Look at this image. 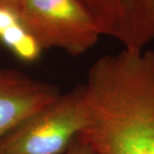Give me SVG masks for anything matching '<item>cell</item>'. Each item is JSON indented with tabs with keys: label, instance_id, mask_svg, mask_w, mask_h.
Instances as JSON below:
<instances>
[{
	"label": "cell",
	"instance_id": "6da1fadb",
	"mask_svg": "<svg viewBox=\"0 0 154 154\" xmlns=\"http://www.w3.org/2000/svg\"><path fill=\"white\" fill-rule=\"evenodd\" d=\"M86 124L84 84L28 116L0 141V154L63 153Z\"/></svg>",
	"mask_w": 154,
	"mask_h": 154
},
{
	"label": "cell",
	"instance_id": "7a4b0ae2",
	"mask_svg": "<svg viewBox=\"0 0 154 154\" xmlns=\"http://www.w3.org/2000/svg\"><path fill=\"white\" fill-rule=\"evenodd\" d=\"M18 12L43 50L58 48L80 56L101 36L82 0H22Z\"/></svg>",
	"mask_w": 154,
	"mask_h": 154
},
{
	"label": "cell",
	"instance_id": "3957f363",
	"mask_svg": "<svg viewBox=\"0 0 154 154\" xmlns=\"http://www.w3.org/2000/svg\"><path fill=\"white\" fill-rule=\"evenodd\" d=\"M101 35L124 49L141 51L154 40V0H82Z\"/></svg>",
	"mask_w": 154,
	"mask_h": 154
},
{
	"label": "cell",
	"instance_id": "5b68a950",
	"mask_svg": "<svg viewBox=\"0 0 154 154\" xmlns=\"http://www.w3.org/2000/svg\"><path fill=\"white\" fill-rule=\"evenodd\" d=\"M0 42L20 60L33 63L38 60L42 47L17 10L0 6Z\"/></svg>",
	"mask_w": 154,
	"mask_h": 154
},
{
	"label": "cell",
	"instance_id": "277c9868",
	"mask_svg": "<svg viewBox=\"0 0 154 154\" xmlns=\"http://www.w3.org/2000/svg\"><path fill=\"white\" fill-rule=\"evenodd\" d=\"M61 94L53 84L15 69L0 67V141L20 122Z\"/></svg>",
	"mask_w": 154,
	"mask_h": 154
},
{
	"label": "cell",
	"instance_id": "52a82bcc",
	"mask_svg": "<svg viewBox=\"0 0 154 154\" xmlns=\"http://www.w3.org/2000/svg\"><path fill=\"white\" fill-rule=\"evenodd\" d=\"M22 2V0H0V6L11 8V9L18 11L19 6Z\"/></svg>",
	"mask_w": 154,
	"mask_h": 154
},
{
	"label": "cell",
	"instance_id": "8992f818",
	"mask_svg": "<svg viewBox=\"0 0 154 154\" xmlns=\"http://www.w3.org/2000/svg\"><path fill=\"white\" fill-rule=\"evenodd\" d=\"M62 154H96V152L89 145L76 138L69 148Z\"/></svg>",
	"mask_w": 154,
	"mask_h": 154
}]
</instances>
